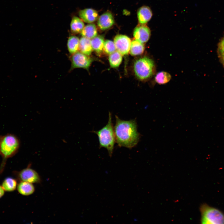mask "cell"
I'll return each mask as SVG.
<instances>
[{
  "label": "cell",
  "instance_id": "cell-5",
  "mask_svg": "<svg viewBox=\"0 0 224 224\" xmlns=\"http://www.w3.org/2000/svg\"><path fill=\"white\" fill-rule=\"evenodd\" d=\"M200 210L202 224H224V214L219 210L203 204Z\"/></svg>",
  "mask_w": 224,
  "mask_h": 224
},
{
  "label": "cell",
  "instance_id": "cell-8",
  "mask_svg": "<svg viewBox=\"0 0 224 224\" xmlns=\"http://www.w3.org/2000/svg\"><path fill=\"white\" fill-rule=\"evenodd\" d=\"M114 42L116 49L122 56L128 54L131 42L129 37L124 35H118L114 38Z\"/></svg>",
  "mask_w": 224,
  "mask_h": 224
},
{
  "label": "cell",
  "instance_id": "cell-10",
  "mask_svg": "<svg viewBox=\"0 0 224 224\" xmlns=\"http://www.w3.org/2000/svg\"><path fill=\"white\" fill-rule=\"evenodd\" d=\"M114 23V20L112 13L107 11L102 14L98 18L97 25L101 30H105L111 27Z\"/></svg>",
  "mask_w": 224,
  "mask_h": 224
},
{
  "label": "cell",
  "instance_id": "cell-18",
  "mask_svg": "<svg viewBox=\"0 0 224 224\" xmlns=\"http://www.w3.org/2000/svg\"><path fill=\"white\" fill-rule=\"evenodd\" d=\"M81 33L82 37L92 39L97 35L96 27L94 24H88L84 27Z\"/></svg>",
  "mask_w": 224,
  "mask_h": 224
},
{
  "label": "cell",
  "instance_id": "cell-11",
  "mask_svg": "<svg viewBox=\"0 0 224 224\" xmlns=\"http://www.w3.org/2000/svg\"><path fill=\"white\" fill-rule=\"evenodd\" d=\"M79 16L84 22L90 23L95 21L98 19V14L95 10L91 8H86L79 12Z\"/></svg>",
  "mask_w": 224,
  "mask_h": 224
},
{
  "label": "cell",
  "instance_id": "cell-3",
  "mask_svg": "<svg viewBox=\"0 0 224 224\" xmlns=\"http://www.w3.org/2000/svg\"><path fill=\"white\" fill-rule=\"evenodd\" d=\"M93 132L98 137L100 147L106 149L109 156L111 157L116 140L110 112H109L108 121L106 125L100 129Z\"/></svg>",
  "mask_w": 224,
  "mask_h": 224
},
{
  "label": "cell",
  "instance_id": "cell-7",
  "mask_svg": "<svg viewBox=\"0 0 224 224\" xmlns=\"http://www.w3.org/2000/svg\"><path fill=\"white\" fill-rule=\"evenodd\" d=\"M70 59L71 62L70 71L76 68H82L88 70L93 61L89 56L78 51L72 54Z\"/></svg>",
  "mask_w": 224,
  "mask_h": 224
},
{
  "label": "cell",
  "instance_id": "cell-2",
  "mask_svg": "<svg viewBox=\"0 0 224 224\" xmlns=\"http://www.w3.org/2000/svg\"><path fill=\"white\" fill-rule=\"evenodd\" d=\"M20 145L19 139L13 134H7L0 137V155L2 158L0 173L4 169L7 160L17 152Z\"/></svg>",
  "mask_w": 224,
  "mask_h": 224
},
{
  "label": "cell",
  "instance_id": "cell-21",
  "mask_svg": "<svg viewBox=\"0 0 224 224\" xmlns=\"http://www.w3.org/2000/svg\"><path fill=\"white\" fill-rule=\"evenodd\" d=\"M17 183L16 180L12 177L5 178L2 182V186L5 191L12 192L16 188Z\"/></svg>",
  "mask_w": 224,
  "mask_h": 224
},
{
  "label": "cell",
  "instance_id": "cell-24",
  "mask_svg": "<svg viewBox=\"0 0 224 224\" xmlns=\"http://www.w3.org/2000/svg\"><path fill=\"white\" fill-rule=\"evenodd\" d=\"M217 53L219 60L224 67V36L218 44Z\"/></svg>",
  "mask_w": 224,
  "mask_h": 224
},
{
  "label": "cell",
  "instance_id": "cell-23",
  "mask_svg": "<svg viewBox=\"0 0 224 224\" xmlns=\"http://www.w3.org/2000/svg\"><path fill=\"white\" fill-rule=\"evenodd\" d=\"M116 50L114 42L109 40H106L105 41L103 51L106 54L110 55L115 51Z\"/></svg>",
  "mask_w": 224,
  "mask_h": 224
},
{
  "label": "cell",
  "instance_id": "cell-25",
  "mask_svg": "<svg viewBox=\"0 0 224 224\" xmlns=\"http://www.w3.org/2000/svg\"><path fill=\"white\" fill-rule=\"evenodd\" d=\"M5 190L2 185H0V198H1L4 195Z\"/></svg>",
  "mask_w": 224,
  "mask_h": 224
},
{
  "label": "cell",
  "instance_id": "cell-6",
  "mask_svg": "<svg viewBox=\"0 0 224 224\" xmlns=\"http://www.w3.org/2000/svg\"><path fill=\"white\" fill-rule=\"evenodd\" d=\"M16 176L20 181H25L32 184H40L42 179L38 172L31 168L29 164L26 168L15 172Z\"/></svg>",
  "mask_w": 224,
  "mask_h": 224
},
{
  "label": "cell",
  "instance_id": "cell-4",
  "mask_svg": "<svg viewBox=\"0 0 224 224\" xmlns=\"http://www.w3.org/2000/svg\"><path fill=\"white\" fill-rule=\"evenodd\" d=\"M133 68L137 78L141 81H145L149 80L153 76L156 67L152 59L144 56L135 61Z\"/></svg>",
  "mask_w": 224,
  "mask_h": 224
},
{
  "label": "cell",
  "instance_id": "cell-14",
  "mask_svg": "<svg viewBox=\"0 0 224 224\" xmlns=\"http://www.w3.org/2000/svg\"><path fill=\"white\" fill-rule=\"evenodd\" d=\"M104 37L101 35H97L91 40V44L93 50L98 55H100L103 51L104 43Z\"/></svg>",
  "mask_w": 224,
  "mask_h": 224
},
{
  "label": "cell",
  "instance_id": "cell-20",
  "mask_svg": "<svg viewBox=\"0 0 224 224\" xmlns=\"http://www.w3.org/2000/svg\"><path fill=\"white\" fill-rule=\"evenodd\" d=\"M109 61L110 67L115 68L118 67L122 63V55L117 51L110 54Z\"/></svg>",
  "mask_w": 224,
  "mask_h": 224
},
{
  "label": "cell",
  "instance_id": "cell-13",
  "mask_svg": "<svg viewBox=\"0 0 224 224\" xmlns=\"http://www.w3.org/2000/svg\"><path fill=\"white\" fill-rule=\"evenodd\" d=\"M17 189L20 194L25 196L33 194L35 189L33 184L25 181H20L17 184Z\"/></svg>",
  "mask_w": 224,
  "mask_h": 224
},
{
  "label": "cell",
  "instance_id": "cell-12",
  "mask_svg": "<svg viewBox=\"0 0 224 224\" xmlns=\"http://www.w3.org/2000/svg\"><path fill=\"white\" fill-rule=\"evenodd\" d=\"M152 13L150 8L147 6H143L137 11V17L140 24L146 25L151 19Z\"/></svg>",
  "mask_w": 224,
  "mask_h": 224
},
{
  "label": "cell",
  "instance_id": "cell-19",
  "mask_svg": "<svg viewBox=\"0 0 224 224\" xmlns=\"http://www.w3.org/2000/svg\"><path fill=\"white\" fill-rule=\"evenodd\" d=\"M79 39L75 35L70 36L68 40L67 46L69 53L72 54L77 52L79 50Z\"/></svg>",
  "mask_w": 224,
  "mask_h": 224
},
{
  "label": "cell",
  "instance_id": "cell-9",
  "mask_svg": "<svg viewBox=\"0 0 224 224\" xmlns=\"http://www.w3.org/2000/svg\"><path fill=\"white\" fill-rule=\"evenodd\" d=\"M151 35L150 30L146 25L139 24L135 28L133 32L134 39L143 44L148 41Z\"/></svg>",
  "mask_w": 224,
  "mask_h": 224
},
{
  "label": "cell",
  "instance_id": "cell-1",
  "mask_svg": "<svg viewBox=\"0 0 224 224\" xmlns=\"http://www.w3.org/2000/svg\"><path fill=\"white\" fill-rule=\"evenodd\" d=\"M114 131L116 142L120 147L131 149L138 142L140 134L135 119L123 120L115 116Z\"/></svg>",
  "mask_w": 224,
  "mask_h": 224
},
{
  "label": "cell",
  "instance_id": "cell-15",
  "mask_svg": "<svg viewBox=\"0 0 224 224\" xmlns=\"http://www.w3.org/2000/svg\"><path fill=\"white\" fill-rule=\"evenodd\" d=\"M84 27L83 21L78 17L74 16L71 20L70 25V30L74 34L81 33Z\"/></svg>",
  "mask_w": 224,
  "mask_h": 224
},
{
  "label": "cell",
  "instance_id": "cell-16",
  "mask_svg": "<svg viewBox=\"0 0 224 224\" xmlns=\"http://www.w3.org/2000/svg\"><path fill=\"white\" fill-rule=\"evenodd\" d=\"M79 50L81 53L89 56L92 50L90 39L82 37L79 40Z\"/></svg>",
  "mask_w": 224,
  "mask_h": 224
},
{
  "label": "cell",
  "instance_id": "cell-22",
  "mask_svg": "<svg viewBox=\"0 0 224 224\" xmlns=\"http://www.w3.org/2000/svg\"><path fill=\"white\" fill-rule=\"evenodd\" d=\"M171 78V76L169 73L165 71H161L156 74L155 80L157 83L164 84L169 82Z\"/></svg>",
  "mask_w": 224,
  "mask_h": 224
},
{
  "label": "cell",
  "instance_id": "cell-17",
  "mask_svg": "<svg viewBox=\"0 0 224 224\" xmlns=\"http://www.w3.org/2000/svg\"><path fill=\"white\" fill-rule=\"evenodd\" d=\"M145 50L144 44L134 39L131 42L130 53L133 56L140 55L144 52Z\"/></svg>",
  "mask_w": 224,
  "mask_h": 224
}]
</instances>
